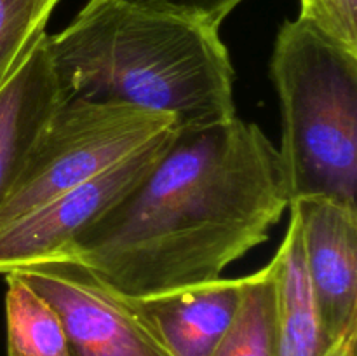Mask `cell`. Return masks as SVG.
Here are the masks:
<instances>
[{
	"instance_id": "cell-5",
	"label": "cell",
	"mask_w": 357,
	"mask_h": 356,
	"mask_svg": "<svg viewBox=\"0 0 357 356\" xmlns=\"http://www.w3.org/2000/svg\"><path fill=\"white\" fill-rule=\"evenodd\" d=\"M58 314L73 356H173L126 295L65 255L14 269Z\"/></svg>"
},
{
	"instance_id": "cell-9",
	"label": "cell",
	"mask_w": 357,
	"mask_h": 356,
	"mask_svg": "<svg viewBox=\"0 0 357 356\" xmlns=\"http://www.w3.org/2000/svg\"><path fill=\"white\" fill-rule=\"evenodd\" d=\"M243 278H216L152 297H128L173 356H211L243 295Z\"/></svg>"
},
{
	"instance_id": "cell-10",
	"label": "cell",
	"mask_w": 357,
	"mask_h": 356,
	"mask_svg": "<svg viewBox=\"0 0 357 356\" xmlns=\"http://www.w3.org/2000/svg\"><path fill=\"white\" fill-rule=\"evenodd\" d=\"M275 311V356H323L328 341L303 257L298 216L289 209L284 239L271 262Z\"/></svg>"
},
{
	"instance_id": "cell-13",
	"label": "cell",
	"mask_w": 357,
	"mask_h": 356,
	"mask_svg": "<svg viewBox=\"0 0 357 356\" xmlns=\"http://www.w3.org/2000/svg\"><path fill=\"white\" fill-rule=\"evenodd\" d=\"M59 0H0V82L21 56L45 34Z\"/></svg>"
},
{
	"instance_id": "cell-1",
	"label": "cell",
	"mask_w": 357,
	"mask_h": 356,
	"mask_svg": "<svg viewBox=\"0 0 357 356\" xmlns=\"http://www.w3.org/2000/svg\"><path fill=\"white\" fill-rule=\"evenodd\" d=\"M286 208L278 149L236 115L174 128L145 180L56 255L121 295H160L220 278L268 239Z\"/></svg>"
},
{
	"instance_id": "cell-6",
	"label": "cell",
	"mask_w": 357,
	"mask_h": 356,
	"mask_svg": "<svg viewBox=\"0 0 357 356\" xmlns=\"http://www.w3.org/2000/svg\"><path fill=\"white\" fill-rule=\"evenodd\" d=\"M174 128L126 159L0 227V274L59 253L80 230L131 194L162 157Z\"/></svg>"
},
{
	"instance_id": "cell-7",
	"label": "cell",
	"mask_w": 357,
	"mask_h": 356,
	"mask_svg": "<svg viewBox=\"0 0 357 356\" xmlns=\"http://www.w3.org/2000/svg\"><path fill=\"white\" fill-rule=\"evenodd\" d=\"M302 230L307 274L328 341L357 328V208L326 198L289 205Z\"/></svg>"
},
{
	"instance_id": "cell-11",
	"label": "cell",
	"mask_w": 357,
	"mask_h": 356,
	"mask_svg": "<svg viewBox=\"0 0 357 356\" xmlns=\"http://www.w3.org/2000/svg\"><path fill=\"white\" fill-rule=\"evenodd\" d=\"M7 356H73L51 306L13 272H6Z\"/></svg>"
},
{
	"instance_id": "cell-15",
	"label": "cell",
	"mask_w": 357,
	"mask_h": 356,
	"mask_svg": "<svg viewBox=\"0 0 357 356\" xmlns=\"http://www.w3.org/2000/svg\"><path fill=\"white\" fill-rule=\"evenodd\" d=\"M124 2L160 10V13L176 14L220 30L229 14L244 0H124Z\"/></svg>"
},
{
	"instance_id": "cell-14",
	"label": "cell",
	"mask_w": 357,
	"mask_h": 356,
	"mask_svg": "<svg viewBox=\"0 0 357 356\" xmlns=\"http://www.w3.org/2000/svg\"><path fill=\"white\" fill-rule=\"evenodd\" d=\"M298 20L357 52V0H300Z\"/></svg>"
},
{
	"instance_id": "cell-3",
	"label": "cell",
	"mask_w": 357,
	"mask_h": 356,
	"mask_svg": "<svg viewBox=\"0 0 357 356\" xmlns=\"http://www.w3.org/2000/svg\"><path fill=\"white\" fill-rule=\"evenodd\" d=\"M271 75L282 119V178L289 205L326 198L357 208V52L302 20L275 37Z\"/></svg>"
},
{
	"instance_id": "cell-16",
	"label": "cell",
	"mask_w": 357,
	"mask_h": 356,
	"mask_svg": "<svg viewBox=\"0 0 357 356\" xmlns=\"http://www.w3.org/2000/svg\"><path fill=\"white\" fill-rule=\"evenodd\" d=\"M356 344H357V328L347 332L344 337L337 339L331 342L330 348L326 349L323 356H356Z\"/></svg>"
},
{
	"instance_id": "cell-12",
	"label": "cell",
	"mask_w": 357,
	"mask_h": 356,
	"mask_svg": "<svg viewBox=\"0 0 357 356\" xmlns=\"http://www.w3.org/2000/svg\"><path fill=\"white\" fill-rule=\"evenodd\" d=\"M211 356H275L271 265L246 276L239 307Z\"/></svg>"
},
{
	"instance_id": "cell-8",
	"label": "cell",
	"mask_w": 357,
	"mask_h": 356,
	"mask_svg": "<svg viewBox=\"0 0 357 356\" xmlns=\"http://www.w3.org/2000/svg\"><path fill=\"white\" fill-rule=\"evenodd\" d=\"M65 100L49 56L47 34H42L0 82V206Z\"/></svg>"
},
{
	"instance_id": "cell-2",
	"label": "cell",
	"mask_w": 357,
	"mask_h": 356,
	"mask_svg": "<svg viewBox=\"0 0 357 356\" xmlns=\"http://www.w3.org/2000/svg\"><path fill=\"white\" fill-rule=\"evenodd\" d=\"M66 98L173 115L176 128L236 117L234 73L218 28L124 0H89L47 35Z\"/></svg>"
},
{
	"instance_id": "cell-4",
	"label": "cell",
	"mask_w": 357,
	"mask_h": 356,
	"mask_svg": "<svg viewBox=\"0 0 357 356\" xmlns=\"http://www.w3.org/2000/svg\"><path fill=\"white\" fill-rule=\"evenodd\" d=\"M171 128H176L173 115L66 98L0 206V227L103 173Z\"/></svg>"
}]
</instances>
